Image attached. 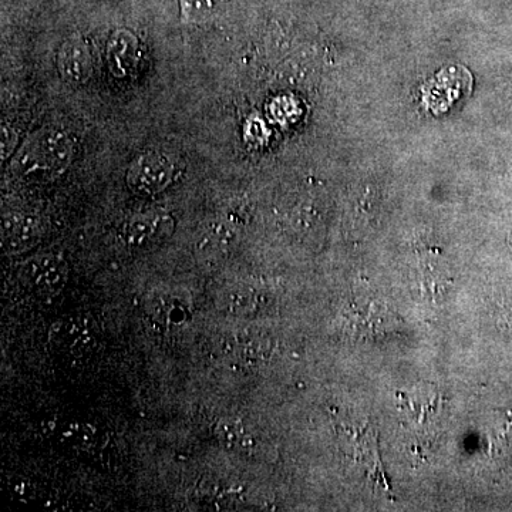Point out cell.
Masks as SVG:
<instances>
[{
    "instance_id": "cell-10",
    "label": "cell",
    "mask_w": 512,
    "mask_h": 512,
    "mask_svg": "<svg viewBox=\"0 0 512 512\" xmlns=\"http://www.w3.org/2000/svg\"><path fill=\"white\" fill-rule=\"evenodd\" d=\"M215 434L222 446L229 448H237L245 446L247 440V431L244 424L237 419H222L218 421L215 427Z\"/></svg>"
},
{
    "instance_id": "cell-13",
    "label": "cell",
    "mask_w": 512,
    "mask_h": 512,
    "mask_svg": "<svg viewBox=\"0 0 512 512\" xmlns=\"http://www.w3.org/2000/svg\"><path fill=\"white\" fill-rule=\"evenodd\" d=\"M156 318L164 322L165 325H183L187 320V311L184 306L180 303H174V305H168L167 302L161 303L160 309L156 313Z\"/></svg>"
},
{
    "instance_id": "cell-5",
    "label": "cell",
    "mask_w": 512,
    "mask_h": 512,
    "mask_svg": "<svg viewBox=\"0 0 512 512\" xmlns=\"http://www.w3.org/2000/svg\"><path fill=\"white\" fill-rule=\"evenodd\" d=\"M57 66L66 82L82 84L89 80L93 72L92 56L82 37H69L60 46Z\"/></svg>"
},
{
    "instance_id": "cell-6",
    "label": "cell",
    "mask_w": 512,
    "mask_h": 512,
    "mask_svg": "<svg viewBox=\"0 0 512 512\" xmlns=\"http://www.w3.org/2000/svg\"><path fill=\"white\" fill-rule=\"evenodd\" d=\"M138 40L127 29H117L107 43V66L117 79L134 72L138 63Z\"/></svg>"
},
{
    "instance_id": "cell-12",
    "label": "cell",
    "mask_w": 512,
    "mask_h": 512,
    "mask_svg": "<svg viewBox=\"0 0 512 512\" xmlns=\"http://www.w3.org/2000/svg\"><path fill=\"white\" fill-rule=\"evenodd\" d=\"M60 440L67 446H87V443L92 440V430L83 424H66L60 431Z\"/></svg>"
},
{
    "instance_id": "cell-2",
    "label": "cell",
    "mask_w": 512,
    "mask_h": 512,
    "mask_svg": "<svg viewBox=\"0 0 512 512\" xmlns=\"http://www.w3.org/2000/svg\"><path fill=\"white\" fill-rule=\"evenodd\" d=\"M177 177V165L173 158L161 151L141 154L131 163L127 173V185L138 195L148 197L164 191Z\"/></svg>"
},
{
    "instance_id": "cell-7",
    "label": "cell",
    "mask_w": 512,
    "mask_h": 512,
    "mask_svg": "<svg viewBox=\"0 0 512 512\" xmlns=\"http://www.w3.org/2000/svg\"><path fill=\"white\" fill-rule=\"evenodd\" d=\"M52 342L70 355H83L92 349L94 332L86 318H70L56 323L52 330Z\"/></svg>"
},
{
    "instance_id": "cell-9",
    "label": "cell",
    "mask_w": 512,
    "mask_h": 512,
    "mask_svg": "<svg viewBox=\"0 0 512 512\" xmlns=\"http://www.w3.org/2000/svg\"><path fill=\"white\" fill-rule=\"evenodd\" d=\"M231 231L224 222H212L210 227L205 229L198 241V248L202 252H224L225 247L229 244Z\"/></svg>"
},
{
    "instance_id": "cell-14",
    "label": "cell",
    "mask_w": 512,
    "mask_h": 512,
    "mask_svg": "<svg viewBox=\"0 0 512 512\" xmlns=\"http://www.w3.org/2000/svg\"><path fill=\"white\" fill-rule=\"evenodd\" d=\"M181 2H183L185 15H188V18L198 19L210 12L215 0H181Z\"/></svg>"
},
{
    "instance_id": "cell-1",
    "label": "cell",
    "mask_w": 512,
    "mask_h": 512,
    "mask_svg": "<svg viewBox=\"0 0 512 512\" xmlns=\"http://www.w3.org/2000/svg\"><path fill=\"white\" fill-rule=\"evenodd\" d=\"M72 156V141L66 133L57 128H43L20 148L13 170L29 181L52 180L66 170Z\"/></svg>"
},
{
    "instance_id": "cell-11",
    "label": "cell",
    "mask_w": 512,
    "mask_h": 512,
    "mask_svg": "<svg viewBox=\"0 0 512 512\" xmlns=\"http://www.w3.org/2000/svg\"><path fill=\"white\" fill-rule=\"evenodd\" d=\"M252 296L251 292L245 288H232L222 295V308L234 313V315H241L251 311Z\"/></svg>"
},
{
    "instance_id": "cell-3",
    "label": "cell",
    "mask_w": 512,
    "mask_h": 512,
    "mask_svg": "<svg viewBox=\"0 0 512 512\" xmlns=\"http://www.w3.org/2000/svg\"><path fill=\"white\" fill-rule=\"evenodd\" d=\"M67 265L56 255H40L23 266V278L30 289L43 296L59 293L67 282Z\"/></svg>"
},
{
    "instance_id": "cell-8",
    "label": "cell",
    "mask_w": 512,
    "mask_h": 512,
    "mask_svg": "<svg viewBox=\"0 0 512 512\" xmlns=\"http://www.w3.org/2000/svg\"><path fill=\"white\" fill-rule=\"evenodd\" d=\"M40 239L39 222L28 215H10L2 225L3 247L9 254H22Z\"/></svg>"
},
{
    "instance_id": "cell-4",
    "label": "cell",
    "mask_w": 512,
    "mask_h": 512,
    "mask_svg": "<svg viewBox=\"0 0 512 512\" xmlns=\"http://www.w3.org/2000/svg\"><path fill=\"white\" fill-rule=\"evenodd\" d=\"M173 229V218L168 215H138L126 222L121 229V237L131 247H146L170 237Z\"/></svg>"
}]
</instances>
